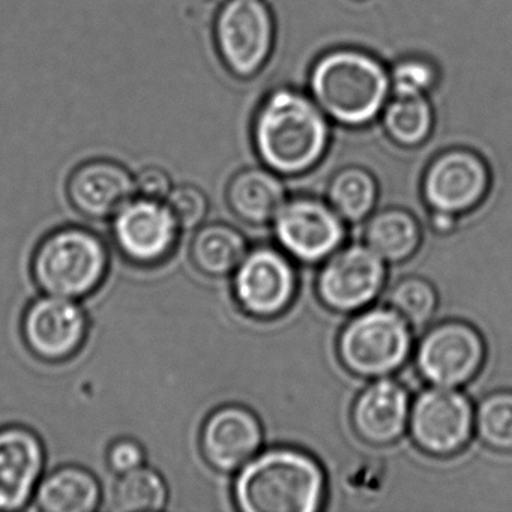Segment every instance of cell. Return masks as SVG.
Listing matches in <instances>:
<instances>
[{"mask_svg":"<svg viewBox=\"0 0 512 512\" xmlns=\"http://www.w3.org/2000/svg\"><path fill=\"white\" fill-rule=\"evenodd\" d=\"M325 113L301 92H274L257 113L254 143L263 163L280 175L313 169L328 148Z\"/></svg>","mask_w":512,"mask_h":512,"instance_id":"cell-1","label":"cell"},{"mask_svg":"<svg viewBox=\"0 0 512 512\" xmlns=\"http://www.w3.org/2000/svg\"><path fill=\"white\" fill-rule=\"evenodd\" d=\"M325 491V472L311 455L278 448L239 469L233 494L245 512H316Z\"/></svg>","mask_w":512,"mask_h":512,"instance_id":"cell-2","label":"cell"},{"mask_svg":"<svg viewBox=\"0 0 512 512\" xmlns=\"http://www.w3.org/2000/svg\"><path fill=\"white\" fill-rule=\"evenodd\" d=\"M391 79L383 65L359 50H337L323 56L311 73L314 101L340 124L361 127L383 107Z\"/></svg>","mask_w":512,"mask_h":512,"instance_id":"cell-3","label":"cell"},{"mask_svg":"<svg viewBox=\"0 0 512 512\" xmlns=\"http://www.w3.org/2000/svg\"><path fill=\"white\" fill-rule=\"evenodd\" d=\"M109 266V248L97 233L67 226L41 239L32 256L31 272L44 295L79 301L103 286Z\"/></svg>","mask_w":512,"mask_h":512,"instance_id":"cell-4","label":"cell"},{"mask_svg":"<svg viewBox=\"0 0 512 512\" xmlns=\"http://www.w3.org/2000/svg\"><path fill=\"white\" fill-rule=\"evenodd\" d=\"M409 323L389 308L359 313L338 340V355L350 373L380 379L403 367L412 352Z\"/></svg>","mask_w":512,"mask_h":512,"instance_id":"cell-5","label":"cell"},{"mask_svg":"<svg viewBox=\"0 0 512 512\" xmlns=\"http://www.w3.org/2000/svg\"><path fill=\"white\" fill-rule=\"evenodd\" d=\"M409 430L415 445L433 457L463 451L475 430V410L457 388L433 386L410 407Z\"/></svg>","mask_w":512,"mask_h":512,"instance_id":"cell-6","label":"cell"},{"mask_svg":"<svg viewBox=\"0 0 512 512\" xmlns=\"http://www.w3.org/2000/svg\"><path fill=\"white\" fill-rule=\"evenodd\" d=\"M215 43L224 64L235 76H254L271 55V11L262 0H229L215 22Z\"/></svg>","mask_w":512,"mask_h":512,"instance_id":"cell-7","label":"cell"},{"mask_svg":"<svg viewBox=\"0 0 512 512\" xmlns=\"http://www.w3.org/2000/svg\"><path fill=\"white\" fill-rule=\"evenodd\" d=\"M112 220L113 242L119 253L143 268L166 262L175 251L182 230L166 202L139 196L131 199Z\"/></svg>","mask_w":512,"mask_h":512,"instance_id":"cell-8","label":"cell"},{"mask_svg":"<svg viewBox=\"0 0 512 512\" xmlns=\"http://www.w3.org/2000/svg\"><path fill=\"white\" fill-rule=\"evenodd\" d=\"M484 361V338L472 325L457 320L431 328L416 352L421 376L443 388L466 385L481 371Z\"/></svg>","mask_w":512,"mask_h":512,"instance_id":"cell-9","label":"cell"},{"mask_svg":"<svg viewBox=\"0 0 512 512\" xmlns=\"http://www.w3.org/2000/svg\"><path fill=\"white\" fill-rule=\"evenodd\" d=\"M89 319L73 299L44 295L34 299L22 317V337L40 361H70L85 346Z\"/></svg>","mask_w":512,"mask_h":512,"instance_id":"cell-10","label":"cell"},{"mask_svg":"<svg viewBox=\"0 0 512 512\" xmlns=\"http://www.w3.org/2000/svg\"><path fill=\"white\" fill-rule=\"evenodd\" d=\"M385 281V260L368 245H352L329 256L317 278V293L329 310L353 313L367 308Z\"/></svg>","mask_w":512,"mask_h":512,"instance_id":"cell-11","label":"cell"},{"mask_svg":"<svg viewBox=\"0 0 512 512\" xmlns=\"http://www.w3.org/2000/svg\"><path fill=\"white\" fill-rule=\"evenodd\" d=\"M343 218L331 205L310 197L284 203L274 218L278 242L293 259L317 263L328 259L343 244Z\"/></svg>","mask_w":512,"mask_h":512,"instance_id":"cell-12","label":"cell"},{"mask_svg":"<svg viewBox=\"0 0 512 512\" xmlns=\"http://www.w3.org/2000/svg\"><path fill=\"white\" fill-rule=\"evenodd\" d=\"M296 272L290 260L272 248H257L235 272L233 290L239 307L257 319L281 316L296 295Z\"/></svg>","mask_w":512,"mask_h":512,"instance_id":"cell-13","label":"cell"},{"mask_svg":"<svg viewBox=\"0 0 512 512\" xmlns=\"http://www.w3.org/2000/svg\"><path fill=\"white\" fill-rule=\"evenodd\" d=\"M487 163L475 152L451 149L427 169L424 197L431 211L461 215L475 209L490 190Z\"/></svg>","mask_w":512,"mask_h":512,"instance_id":"cell-14","label":"cell"},{"mask_svg":"<svg viewBox=\"0 0 512 512\" xmlns=\"http://www.w3.org/2000/svg\"><path fill=\"white\" fill-rule=\"evenodd\" d=\"M67 197L82 217L112 220L136 197L134 176L124 164L109 158L83 161L67 181Z\"/></svg>","mask_w":512,"mask_h":512,"instance_id":"cell-15","label":"cell"},{"mask_svg":"<svg viewBox=\"0 0 512 512\" xmlns=\"http://www.w3.org/2000/svg\"><path fill=\"white\" fill-rule=\"evenodd\" d=\"M46 448L31 428L0 427V511H20L34 500L44 476Z\"/></svg>","mask_w":512,"mask_h":512,"instance_id":"cell-16","label":"cell"},{"mask_svg":"<svg viewBox=\"0 0 512 512\" xmlns=\"http://www.w3.org/2000/svg\"><path fill=\"white\" fill-rule=\"evenodd\" d=\"M263 443L259 418L242 406L220 407L200 431V451L212 469L232 473L253 460Z\"/></svg>","mask_w":512,"mask_h":512,"instance_id":"cell-17","label":"cell"},{"mask_svg":"<svg viewBox=\"0 0 512 512\" xmlns=\"http://www.w3.org/2000/svg\"><path fill=\"white\" fill-rule=\"evenodd\" d=\"M410 407L406 388L388 377H380L356 398L352 410L353 428L368 445H391L409 427Z\"/></svg>","mask_w":512,"mask_h":512,"instance_id":"cell-18","label":"cell"},{"mask_svg":"<svg viewBox=\"0 0 512 512\" xmlns=\"http://www.w3.org/2000/svg\"><path fill=\"white\" fill-rule=\"evenodd\" d=\"M101 499L97 476L80 466H62L47 473L34 496L38 509L46 512H92Z\"/></svg>","mask_w":512,"mask_h":512,"instance_id":"cell-19","label":"cell"},{"mask_svg":"<svg viewBox=\"0 0 512 512\" xmlns=\"http://www.w3.org/2000/svg\"><path fill=\"white\" fill-rule=\"evenodd\" d=\"M227 203L239 220L253 226H263L274 221L283 208L286 191L275 173L248 169L230 181Z\"/></svg>","mask_w":512,"mask_h":512,"instance_id":"cell-20","label":"cell"},{"mask_svg":"<svg viewBox=\"0 0 512 512\" xmlns=\"http://www.w3.org/2000/svg\"><path fill=\"white\" fill-rule=\"evenodd\" d=\"M247 241L235 227L208 224L194 235L191 262L208 277L221 278L236 272L247 256Z\"/></svg>","mask_w":512,"mask_h":512,"instance_id":"cell-21","label":"cell"},{"mask_svg":"<svg viewBox=\"0 0 512 512\" xmlns=\"http://www.w3.org/2000/svg\"><path fill=\"white\" fill-rule=\"evenodd\" d=\"M422 233L418 221L403 209H386L373 215L365 227L368 247L389 263L410 259L421 245Z\"/></svg>","mask_w":512,"mask_h":512,"instance_id":"cell-22","label":"cell"},{"mask_svg":"<svg viewBox=\"0 0 512 512\" xmlns=\"http://www.w3.org/2000/svg\"><path fill=\"white\" fill-rule=\"evenodd\" d=\"M169 502L166 479L151 467L142 466L118 476L112 491L113 509L121 512L163 511Z\"/></svg>","mask_w":512,"mask_h":512,"instance_id":"cell-23","label":"cell"},{"mask_svg":"<svg viewBox=\"0 0 512 512\" xmlns=\"http://www.w3.org/2000/svg\"><path fill=\"white\" fill-rule=\"evenodd\" d=\"M329 205L347 223H361L374 209L377 184L367 170L359 167L341 170L328 190Z\"/></svg>","mask_w":512,"mask_h":512,"instance_id":"cell-24","label":"cell"},{"mask_svg":"<svg viewBox=\"0 0 512 512\" xmlns=\"http://www.w3.org/2000/svg\"><path fill=\"white\" fill-rule=\"evenodd\" d=\"M433 110L424 95H395L385 107L386 131L403 146H418L433 130Z\"/></svg>","mask_w":512,"mask_h":512,"instance_id":"cell-25","label":"cell"},{"mask_svg":"<svg viewBox=\"0 0 512 512\" xmlns=\"http://www.w3.org/2000/svg\"><path fill=\"white\" fill-rule=\"evenodd\" d=\"M475 428L485 446L512 454V391L485 397L475 410Z\"/></svg>","mask_w":512,"mask_h":512,"instance_id":"cell-26","label":"cell"},{"mask_svg":"<svg viewBox=\"0 0 512 512\" xmlns=\"http://www.w3.org/2000/svg\"><path fill=\"white\" fill-rule=\"evenodd\" d=\"M389 307L397 311L413 328H422L436 313L437 293L422 278H406L395 284L389 293Z\"/></svg>","mask_w":512,"mask_h":512,"instance_id":"cell-27","label":"cell"},{"mask_svg":"<svg viewBox=\"0 0 512 512\" xmlns=\"http://www.w3.org/2000/svg\"><path fill=\"white\" fill-rule=\"evenodd\" d=\"M166 205L182 230L196 229L208 215V199L202 190L193 185L173 187Z\"/></svg>","mask_w":512,"mask_h":512,"instance_id":"cell-28","label":"cell"},{"mask_svg":"<svg viewBox=\"0 0 512 512\" xmlns=\"http://www.w3.org/2000/svg\"><path fill=\"white\" fill-rule=\"evenodd\" d=\"M436 68L422 59H407L392 71L391 86L395 95H424L436 83Z\"/></svg>","mask_w":512,"mask_h":512,"instance_id":"cell-29","label":"cell"},{"mask_svg":"<svg viewBox=\"0 0 512 512\" xmlns=\"http://www.w3.org/2000/svg\"><path fill=\"white\" fill-rule=\"evenodd\" d=\"M106 458L107 466L119 476L145 466L146 452L137 440L121 437L109 446Z\"/></svg>","mask_w":512,"mask_h":512,"instance_id":"cell-30","label":"cell"},{"mask_svg":"<svg viewBox=\"0 0 512 512\" xmlns=\"http://www.w3.org/2000/svg\"><path fill=\"white\" fill-rule=\"evenodd\" d=\"M134 184H136V196L160 200V202H166L173 188L169 173L157 166H148L140 170L134 176Z\"/></svg>","mask_w":512,"mask_h":512,"instance_id":"cell-31","label":"cell"},{"mask_svg":"<svg viewBox=\"0 0 512 512\" xmlns=\"http://www.w3.org/2000/svg\"><path fill=\"white\" fill-rule=\"evenodd\" d=\"M457 215L446 214V212L433 211L431 215V227L436 230L437 233H451L457 227Z\"/></svg>","mask_w":512,"mask_h":512,"instance_id":"cell-32","label":"cell"}]
</instances>
